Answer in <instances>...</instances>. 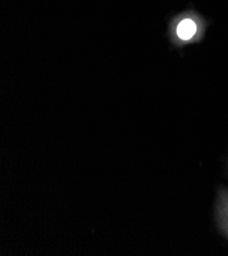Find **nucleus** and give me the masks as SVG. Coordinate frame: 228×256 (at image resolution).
I'll return each instance as SVG.
<instances>
[{
	"mask_svg": "<svg viewBox=\"0 0 228 256\" xmlns=\"http://www.w3.org/2000/svg\"><path fill=\"white\" fill-rule=\"evenodd\" d=\"M217 216L221 231L228 238V190H223L220 193L217 206Z\"/></svg>",
	"mask_w": 228,
	"mask_h": 256,
	"instance_id": "obj_1",
	"label": "nucleus"
},
{
	"mask_svg": "<svg viewBox=\"0 0 228 256\" xmlns=\"http://www.w3.org/2000/svg\"><path fill=\"white\" fill-rule=\"evenodd\" d=\"M176 34L182 41H188L194 37L196 34V24L190 18H185L181 20L177 26Z\"/></svg>",
	"mask_w": 228,
	"mask_h": 256,
	"instance_id": "obj_2",
	"label": "nucleus"
}]
</instances>
